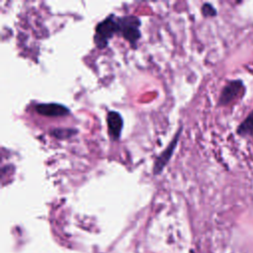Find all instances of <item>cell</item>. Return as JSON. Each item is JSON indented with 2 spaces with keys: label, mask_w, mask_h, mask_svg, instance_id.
Listing matches in <instances>:
<instances>
[{
  "label": "cell",
  "mask_w": 253,
  "mask_h": 253,
  "mask_svg": "<svg viewBox=\"0 0 253 253\" xmlns=\"http://www.w3.org/2000/svg\"><path fill=\"white\" fill-rule=\"evenodd\" d=\"M202 13L205 17H215L217 15V10L212 4L205 3L202 6Z\"/></svg>",
  "instance_id": "obj_8"
},
{
  "label": "cell",
  "mask_w": 253,
  "mask_h": 253,
  "mask_svg": "<svg viewBox=\"0 0 253 253\" xmlns=\"http://www.w3.org/2000/svg\"><path fill=\"white\" fill-rule=\"evenodd\" d=\"M245 93V86L239 79L230 81L220 92L218 98L219 106H227L238 98H241Z\"/></svg>",
  "instance_id": "obj_3"
},
{
  "label": "cell",
  "mask_w": 253,
  "mask_h": 253,
  "mask_svg": "<svg viewBox=\"0 0 253 253\" xmlns=\"http://www.w3.org/2000/svg\"><path fill=\"white\" fill-rule=\"evenodd\" d=\"M94 42L99 49H104L111 38L115 34H119L118 20L115 19L114 15H109L106 19L101 21L95 30Z\"/></svg>",
  "instance_id": "obj_1"
},
{
  "label": "cell",
  "mask_w": 253,
  "mask_h": 253,
  "mask_svg": "<svg viewBox=\"0 0 253 253\" xmlns=\"http://www.w3.org/2000/svg\"><path fill=\"white\" fill-rule=\"evenodd\" d=\"M107 125L110 137L113 140L120 139L124 125L122 116L116 111H110L107 115Z\"/></svg>",
  "instance_id": "obj_6"
},
{
  "label": "cell",
  "mask_w": 253,
  "mask_h": 253,
  "mask_svg": "<svg viewBox=\"0 0 253 253\" xmlns=\"http://www.w3.org/2000/svg\"><path fill=\"white\" fill-rule=\"evenodd\" d=\"M180 133H181V130L175 135L174 139L171 141V143L168 145V146L164 149L163 152H162L160 155L157 156L156 161L154 163V165H153V173L154 175H157L160 174L163 168L166 166V164L168 163V162L170 161V158L174 152V149L178 144V140H179V137H180Z\"/></svg>",
  "instance_id": "obj_4"
},
{
  "label": "cell",
  "mask_w": 253,
  "mask_h": 253,
  "mask_svg": "<svg viewBox=\"0 0 253 253\" xmlns=\"http://www.w3.org/2000/svg\"><path fill=\"white\" fill-rule=\"evenodd\" d=\"M36 111L42 116L46 117H63L70 114V110L63 105L57 103L39 104L36 106Z\"/></svg>",
  "instance_id": "obj_5"
},
{
  "label": "cell",
  "mask_w": 253,
  "mask_h": 253,
  "mask_svg": "<svg viewBox=\"0 0 253 253\" xmlns=\"http://www.w3.org/2000/svg\"><path fill=\"white\" fill-rule=\"evenodd\" d=\"M236 132L241 137H253V110L238 125Z\"/></svg>",
  "instance_id": "obj_7"
},
{
  "label": "cell",
  "mask_w": 253,
  "mask_h": 253,
  "mask_svg": "<svg viewBox=\"0 0 253 253\" xmlns=\"http://www.w3.org/2000/svg\"><path fill=\"white\" fill-rule=\"evenodd\" d=\"M119 34H121L126 41L135 45L141 38V21L136 16H125L118 18Z\"/></svg>",
  "instance_id": "obj_2"
}]
</instances>
